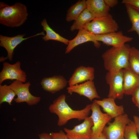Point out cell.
Segmentation results:
<instances>
[{
	"mask_svg": "<svg viewBox=\"0 0 139 139\" xmlns=\"http://www.w3.org/2000/svg\"><path fill=\"white\" fill-rule=\"evenodd\" d=\"M122 3L129 4L139 9V0H123Z\"/></svg>",
	"mask_w": 139,
	"mask_h": 139,
	"instance_id": "f1b7e54d",
	"label": "cell"
},
{
	"mask_svg": "<svg viewBox=\"0 0 139 139\" xmlns=\"http://www.w3.org/2000/svg\"><path fill=\"white\" fill-rule=\"evenodd\" d=\"M81 124L72 129L66 128L64 130L69 139H91L93 123L91 116L86 118Z\"/></svg>",
	"mask_w": 139,
	"mask_h": 139,
	"instance_id": "30bf717a",
	"label": "cell"
},
{
	"mask_svg": "<svg viewBox=\"0 0 139 139\" xmlns=\"http://www.w3.org/2000/svg\"><path fill=\"white\" fill-rule=\"evenodd\" d=\"M66 99L65 94L60 95L53 101L49 108L50 112L58 116V126H64L71 119H75L81 121L88 117L91 110V104L87 105L82 109L74 110L67 103Z\"/></svg>",
	"mask_w": 139,
	"mask_h": 139,
	"instance_id": "6da1fadb",
	"label": "cell"
},
{
	"mask_svg": "<svg viewBox=\"0 0 139 139\" xmlns=\"http://www.w3.org/2000/svg\"><path fill=\"white\" fill-rule=\"evenodd\" d=\"M95 18L86 8L74 20V22L70 27V30L73 31L75 30L83 29L87 24Z\"/></svg>",
	"mask_w": 139,
	"mask_h": 139,
	"instance_id": "44dd1931",
	"label": "cell"
},
{
	"mask_svg": "<svg viewBox=\"0 0 139 139\" xmlns=\"http://www.w3.org/2000/svg\"><path fill=\"white\" fill-rule=\"evenodd\" d=\"M135 123L131 121L127 126L124 133L125 139H138Z\"/></svg>",
	"mask_w": 139,
	"mask_h": 139,
	"instance_id": "484cf974",
	"label": "cell"
},
{
	"mask_svg": "<svg viewBox=\"0 0 139 139\" xmlns=\"http://www.w3.org/2000/svg\"><path fill=\"white\" fill-rule=\"evenodd\" d=\"M87 8L86 1L79 0L72 5L68 9L66 20L67 22L75 20Z\"/></svg>",
	"mask_w": 139,
	"mask_h": 139,
	"instance_id": "603a6c76",
	"label": "cell"
},
{
	"mask_svg": "<svg viewBox=\"0 0 139 139\" xmlns=\"http://www.w3.org/2000/svg\"><path fill=\"white\" fill-rule=\"evenodd\" d=\"M132 26L128 32H136L139 37V9L129 4H125Z\"/></svg>",
	"mask_w": 139,
	"mask_h": 139,
	"instance_id": "7402d4cb",
	"label": "cell"
},
{
	"mask_svg": "<svg viewBox=\"0 0 139 139\" xmlns=\"http://www.w3.org/2000/svg\"><path fill=\"white\" fill-rule=\"evenodd\" d=\"M98 139H107L104 134L102 133Z\"/></svg>",
	"mask_w": 139,
	"mask_h": 139,
	"instance_id": "d6a6232c",
	"label": "cell"
},
{
	"mask_svg": "<svg viewBox=\"0 0 139 139\" xmlns=\"http://www.w3.org/2000/svg\"><path fill=\"white\" fill-rule=\"evenodd\" d=\"M134 122L137 133L139 135V117L136 116H133Z\"/></svg>",
	"mask_w": 139,
	"mask_h": 139,
	"instance_id": "1f68e13d",
	"label": "cell"
},
{
	"mask_svg": "<svg viewBox=\"0 0 139 139\" xmlns=\"http://www.w3.org/2000/svg\"><path fill=\"white\" fill-rule=\"evenodd\" d=\"M88 41L92 42L94 46L97 48L100 46V43L97 40L96 35L83 28L79 30L76 36L73 39L69 41L65 53H69L77 46Z\"/></svg>",
	"mask_w": 139,
	"mask_h": 139,
	"instance_id": "5bb4252c",
	"label": "cell"
},
{
	"mask_svg": "<svg viewBox=\"0 0 139 139\" xmlns=\"http://www.w3.org/2000/svg\"><path fill=\"white\" fill-rule=\"evenodd\" d=\"M121 139H125L124 138V137H123V138H122Z\"/></svg>",
	"mask_w": 139,
	"mask_h": 139,
	"instance_id": "e575fe53",
	"label": "cell"
},
{
	"mask_svg": "<svg viewBox=\"0 0 139 139\" xmlns=\"http://www.w3.org/2000/svg\"><path fill=\"white\" fill-rule=\"evenodd\" d=\"M7 58H8L7 57H1L0 58V61L1 62H3L4 60H5Z\"/></svg>",
	"mask_w": 139,
	"mask_h": 139,
	"instance_id": "836d02e7",
	"label": "cell"
},
{
	"mask_svg": "<svg viewBox=\"0 0 139 139\" xmlns=\"http://www.w3.org/2000/svg\"><path fill=\"white\" fill-rule=\"evenodd\" d=\"M131 47L125 44L119 47H112L102 55L104 66L108 72H115L129 67Z\"/></svg>",
	"mask_w": 139,
	"mask_h": 139,
	"instance_id": "3957f363",
	"label": "cell"
},
{
	"mask_svg": "<svg viewBox=\"0 0 139 139\" xmlns=\"http://www.w3.org/2000/svg\"><path fill=\"white\" fill-rule=\"evenodd\" d=\"M115 100L113 98H104L101 100H95L94 101L101 106L103 111L112 118L124 114L123 106L117 105Z\"/></svg>",
	"mask_w": 139,
	"mask_h": 139,
	"instance_id": "ac0fdd59",
	"label": "cell"
},
{
	"mask_svg": "<svg viewBox=\"0 0 139 139\" xmlns=\"http://www.w3.org/2000/svg\"><path fill=\"white\" fill-rule=\"evenodd\" d=\"M21 65L19 61L13 64L7 62L4 63L3 68L0 73V84L7 80L25 82L27 80V75L25 72L21 68Z\"/></svg>",
	"mask_w": 139,
	"mask_h": 139,
	"instance_id": "9c48e42d",
	"label": "cell"
},
{
	"mask_svg": "<svg viewBox=\"0 0 139 139\" xmlns=\"http://www.w3.org/2000/svg\"><path fill=\"white\" fill-rule=\"evenodd\" d=\"M16 94L14 91L6 84H0V104L3 103H7L10 105L12 103Z\"/></svg>",
	"mask_w": 139,
	"mask_h": 139,
	"instance_id": "cb8c5ba5",
	"label": "cell"
},
{
	"mask_svg": "<svg viewBox=\"0 0 139 139\" xmlns=\"http://www.w3.org/2000/svg\"><path fill=\"white\" fill-rule=\"evenodd\" d=\"M106 3L110 8L113 7L116 5L118 3V1L117 0H105Z\"/></svg>",
	"mask_w": 139,
	"mask_h": 139,
	"instance_id": "f546056e",
	"label": "cell"
},
{
	"mask_svg": "<svg viewBox=\"0 0 139 139\" xmlns=\"http://www.w3.org/2000/svg\"><path fill=\"white\" fill-rule=\"evenodd\" d=\"M68 83V81L63 76L55 75L44 78L41 81L40 84L44 90L54 93L64 89Z\"/></svg>",
	"mask_w": 139,
	"mask_h": 139,
	"instance_id": "2e32d148",
	"label": "cell"
},
{
	"mask_svg": "<svg viewBox=\"0 0 139 139\" xmlns=\"http://www.w3.org/2000/svg\"><path fill=\"white\" fill-rule=\"evenodd\" d=\"M118 28V24L109 14L104 16L95 18L83 29L97 35L117 31Z\"/></svg>",
	"mask_w": 139,
	"mask_h": 139,
	"instance_id": "277c9868",
	"label": "cell"
},
{
	"mask_svg": "<svg viewBox=\"0 0 139 139\" xmlns=\"http://www.w3.org/2000/svg\"><path fill=\"white\" fill-rule=\"evenodd\" d=\"M28 14L26 6L18 2L10 5L0 2V23L7 27H18L27 19Z\"/></svg>",
	"mask_w": 139,
	"mask_h": 139,
	"instance_id": "7a4b0ae2",
	"label": "cell"
},
{
	"mask_svg": "<svg viewBox=\"0 0 139 139\" xmlns=\"http://www.w3.org/2000/svg\"><path fill=\"white\" fill-rule=\"evenodd\" d=\"M129 67L139 75V50L131 47L129 60Z\"/></svg>",
	"mask_w": 139,
	"mask_h": 139,
	"instance_id": "d4e9b609",
	"label": "cell"
},
{
	"mask_svg": "<svg viewBox=\"0 0 139 139\" xmlns=\"http://www.w3.org/2000/svg\"><path fill=\"white\" fill-rule=\"evenodd\" d=\"M97 41L102 42L107 45L112 47H121L126 42L132 41L133 38L124 35L121 31L96 35Z\"/></svg>",
	"mask_w": 139,
	"mask_h": 139,
	"instance_id": "7c38bea8",
	"label": "cell"
},
{
	"mask_svg": "<svg viewBox=\"0 0 139 139\" xmlns=\"http://www.w3.org/2000/svg\"><path fill=\"white\" fill-rule=\"evenodd\" d=\"M123 71L124 94L131 95L139 86V75L129 67L123 69Z\"/></svg>",
	"mask_w": 139,
	"mask_h": 139,
	"instance_id": "e0dca14e",
	"label": "cell"
},
{
	"mask_svg": "<svg viewBox=\"0 0 139 139\" xmlns=\"http://www.w3.org/2000/svg\"><path fill=\"white\" fill-rule=\"evenodd\" d=\"M44 31L34 35L24 38L25 34H20L13 37H8L0 35V46L4 47L6 50L8 58L10 61L13 59L14 51L16 47L23 41L28 39L39 35L44 36Z\"/></svg>",
	"mask_w": 139,
	"mask_h": 139,
	"instance_id": "8fae6325",
	"label": "cell"
},
{
	"mask_svg": "<svg viewBox=\"0 0 139 139\" xmlns=\"http://www.w3.org/2000/svg\"><path fill=\"white\" fill-rule=\"evenodd\" d=\"M41 25L43 27L46 34L42 37V39L45 41L49 40L56 41L67 45L69 40L63 37L56 33L48 24L46 19L44 18L41 22Z\"/></svg>",
	"mask_w": 139,
	"mask_h": 139,
	"instance_id": "ffe728a7",
	"label": "cell"
},
{
	"mask_svg": "<svg viewBox=\"0 0 139 139\" xmlns=\"http://www.w3.org/2000/svg\"><path fill=\"white\" fill-rule=\"evenodd\" d=\"M39 139H53L50 134L43 133L38 134Z\"/></svg>",
	"mask_w": 139,
	"mask_h": 139,
	"instance_id": "4dcf8cb0",
	"label": "cell"
},
{
	"mask_svg": "<svg viewBox=\"0 0 139 139\" xmlns=\"http://www.w3.org/2000/svg\"><path fill=\"white\" fill-rule=\"evenodd\" d=\"M29 82L24 83L19 81L15 80L9 85L15 92L17 97L14 100L17 103L23 102L32 106L37 104L40 101V97L33 95L30 92Z\"/></svg>",
	"mask_w": 139,
	"mask_h": 139,
	"instance_id": "5b68a950",
	"label": "cell"
},
{
	"mask_svg": "<svg viewBox=\"0 0 139 139\" xmlns=\"http://www.w3.org/2000/svg\"><path fill=\"white\" fill-rule=\"evenodd\" d=\"M91 117L93 123L91 139H98L106 124L112 119L106 113H103L100 106L94 101L91 103Z\"/></svg>",
	"mask_w": 139,
	"mask_h": 139,
	"instance_id": "52a82bcc",
	"label": "cell"
},
{
	"mask_svg": "<svg viewBox=\"0 0 139 139\" xmlns=\"http://www.w3.org/2000/svg\"><path fill=\"white\" fill-rule=\"evenodd\" d=\"M50 134L53 139H69L66 134L62 130L58 132H52Z\"/></svg>",
	"mask_w": 139,
	"mask_h": 139,
	"instance_id": "4316f807",
	"label": "cell"
},
{
	"mask_svg": "<svg viewBox=\"0 0 139 139\" xmlns=\"http://www.w3.org/2000/svg\"><path fill=\"white\" fill-rule=\"evenodd\" d=\"M131 95L133 102L138 108L139 110V86L133 92Z\"/></svg>",
	"mask_w": 139,
	"mask_h": 139,
	"instance_id": "83f0119b",
	"label": "cell"
},
{
	"mask_svg": "<svg viewBox=\"0 0 139 139\" xmlns=\"http://www.w3.org/2000/svg\"><path fill=\"white\" fill-rule=\"evenodd\" d=\"M106 79L109 86L108 97L115 100L122 99L124 94L123 69L115 72H108L106 76Z\"/></svg>",
	"mask_w": 139,
	"mask_h": 139,
	"instance_id": "ba28073f",
	"label": "cell"
},
{
	"mask_svg": "<svg viewBox=\"0 0 139 139\" xmlns=\"http://www.w3.org/2000/svg\"><path fill=\"white\" fill-rule=\"evenodd\" d=\"M87 8L95 18L102 17L109 13L110 8L105 0H87Z\"/></svg>",
	"mask_w": 139,
	"mask_h": 139,
	"instance_id": "d6986e66",
	"label": "cell"
},
{
	"mask_svg": "<svg viewBox=\"0 0 139 139\" xmlns=\"http://www.w3.org/2000/svg\"><path fill=\"white\" fill-rule=\"evenodd\" d=\"M67 89L69 94L77 93L81 96L87 97L91 101L95 98H99L100 97L93 81H88L81 84L69 86Z\"/></svg>",
	"mask_w": 139,
	"mask_h": 139,
	"instance_id": "4fadbf2b",
	"label": "cell"
},
{
	"mask_svg": "<svg viewBox=\"0 0 139 139\" xmlns=\"http://www.w3.org/2000/svg\"><path fill=\"white\" fill-rule=\"evenodd\" d=\"M131 121L124 113L115 118L113 122L105 127L102 133L107 139H121L124 137L127 126Z\"/></svg>",
	"mask_w": 139,
	"mask_h": 139,
	"instance_id": "8992f818",
	"label": "cell"
},
{
	"mask_svg": "<svg viewBox=\"0 0 139 139\" xmlns=\"http://www.w3.org/2000/svg\"><path fill=\"white\" fill-rule=\"evenodd\" d=\"M94 69L91 67L81 66L76 68L68 81L69 86L93 81L94 77Z\"/></svg>",
	"mask_w": 139,
	"mask_h": 139,
	"instance_id": "9a60e30c",
	"label": "cell"
}]
</instances>
